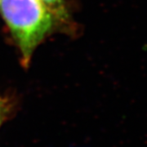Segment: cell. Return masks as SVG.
I'll list each match as a JSON object with an SVG mask.
<instances>
[{"mask_svg": "<svg viewBox=\"0 0 147 147\" xmlns=\"http://www.w3.org/2000/svg\"><path fill=\"white\" fill-rule=\"evenodd\" d=\"M0 15L27 66L39 44L61 23L41 0H0Z\"/></svg>", "mask_w": 147, "mask_h": 147, "instance_id": "1", "label": "cell"}, {"mask_svg": "<svg viewBox=\"0 0 147 147\" xmlns=\"http://www.w3.org/2000/svg\"><path fill=\"white\" fill-rule=\"evenodd\" d=\"M57 15L61 23L68 21L69 16L65 0H41Z\"/></svg>", "mask_w": 147, "mask_h": 147, "instance_id": "2", "label": "cell"}, {"mask_svg": "<svg viewBox=\"0 0 147 147\" xmlns=\"http://www.w3.org/2000/svg\"><path fill=\"white\" fill-rule=\"evenodd\" d=\"M4 100H3L0 97V124L2 123V119H3V111H4Z\"/></svg>", "mask_w": 147, "mask_h": 147, "instance_id": "3", "label": "cell"}]
</instances>
